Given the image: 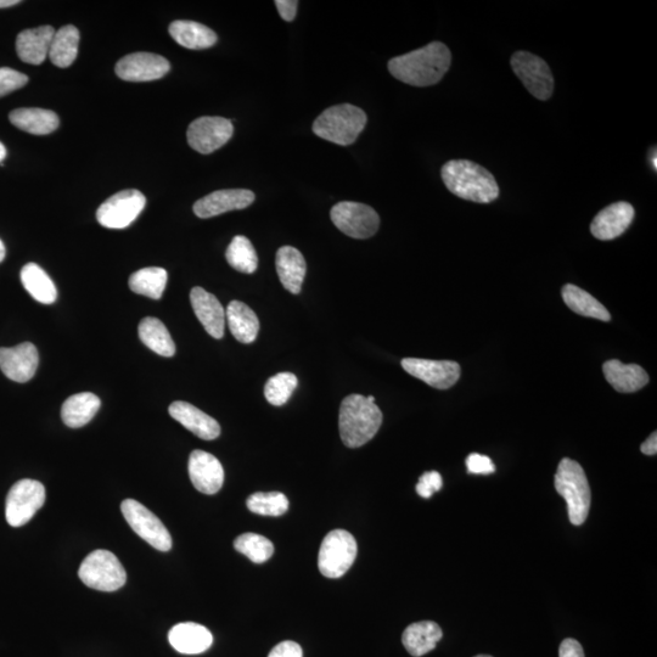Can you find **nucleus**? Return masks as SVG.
I'll return each mask as SVG.
<instances>
[{
  "instance_id": "obj_42",
  "label": "nucleus",
  "mask_w": 657,
  "mask_h": 657,
  "mask_svg": "<svg viewBox=\"0 0 657 657\" xmlns=\"http://www.w3.org/2000/svg\"><path fill=\"white\" fill-rule=\"evenodd\" d=\"M466 468H468L470 474L474 475H490L496 471V466H494L491 458L477 453H471L466 458Z\"/></svg>"
},
{
  "instance_id": "obj_35",
  "label": "nucleus",
  "mask_w": 657,
  "mask_h": 657,
  "mask_svg": "<svg viewBox=\"0 0 657 657\" xmlns=\"http://www.w3.org/2000/svg\"><path fill=\"white\" fill-rule=\"evenodd\" d=\"M168 274L164 268L140 269L129 278V288L138 295L160 300L166 289Z\"/></svg>"
},
{
  "instance_id": "obj_15",
  "label": "nucleus",
  "mask_w": 657,
  "mask_h": 657,
  "mask_svg": "<svg viewBox=\"0 0 657 657\" xmlns=\"http://www.w3.org/2000/svg\"><path fill=\"white\" fill-rule=\"evenodd\" d=\"M402 367L408 374L438 390H448L460 379V365L452 361L406 358Z\"/></svg>"
},
{
  "instance_id": "obj_17",
  "label": "nucleus",
  "mask_w": 657,
  "mask_h": 657,
  "mask_svg": "<svg viewBox=\"0 0 657 657\" xmlns=\"http://www.w3.org/2000/svg\"><path fill=\"white\" fill-rule=\"evenodd\" d=\"M256 196L247 189L217 190L195 202L196 216L202 219L223 215L229 211L244 210L254 204Z\"/></svg>"
},
{
  "instance_id": "obj_25",
  "label": "nucleus",
  "mask_w": 657,
  "mask_h": 657,
  "mask_svg": "<svg viewBox=\"0 0 657 657\" xmlns=\"http://www.w3.org/2000/svg\"><path fill=\"white\" fill-rule=\"evenodd\" d=\"M603 372L608 383L622 393L637 392L649 383L648 373L638 364H625L611 359L603 365Z\"/></svg>"
},
{
  "instance_id": "obj_14",
  "label": "nucleus",
  "mask_w": 657,
  "mask_h": 657,
  "mask_svg": "<svg viewBox=\"0 0 657 657\" xmlns=\"http://www.w3.org/2000/svg\"><path fill=\"white\" fill-rule=\"evenodd\" d=\"M171 70L170 61L153 53H133L116 64V75L127 82H150L160 80Z\"/></svg>"
},
{
  "instance_id": "obj_5",
  "label": "nucleus",
  "mask_w": 657,
  "mask_h": 657,
  "mask_svg": "<svg viewBox=\"0 0 657 657\" xmlns=\"http://www.w3.org/2000/svg\"><path fill=\"white\" fill-rule=\"evenodd\" d=\"M368 117L358 106L341 104L325 110L313 123V132L330 143L347 146L356 142Z\"/></svg>"
},
{
  "instance_id": "obj_22",
  "label": "nucleus",
  "mask_w": 657,
  "mask_h": 657,
  "mask_svg": "<svg viewBox=\"0 0 657 657\" xmlns=\"http://www.w3.org/2000/svg\"><path fill=\"white\" fill-rule=\"evenodd\" d=\"M55 35L52 26L31 28L20 33L16 38V52L26 64L41 65L49 56Z\"/></svg>"
},
{
  "instance_id": "obj_8",
  "label": "nucleus",
  "mask_w": 657,
  "mask_h": 657,
  "mask_svg": "<svg viewBox=\"0 0 657 657\" xmlns=\"http://www.w3.org/2000/svg\"><path fill=\"white\" fill-rule=\"evenodd\" d=\"M330 217L336 228L353 239L373 237L380 226L378 213L361 202H339L331 209Z\"/></svg>"
},
{
  "instance_id": "obj_39",
  "label": "nucleus",
  "mask_w": 657,
  "mask_h": 657,
  "mask_svg": "<svg viewBox=\"0 0 657 657\" xmlns=\"http://www.w3.org/2000/svg\"><path fill=\"white\" fill-rule=\"evenodd\" d=\"M297 385H299V380H297L295 374L279 373L274 375L267 381L265 386L266 400L272 406H284L290 400L292 392L295 391Z\"/></svg>"
},
{
  "instance_id": "obj_31",
  "label": "nucleus",
  "mask_w": 657,
  "mask_h": 657,
  "mask_svg": "<svg viewBox=\"0 0 657 657\" xmlns=\"http://www.w3.org/2000/svg\"><path fill=\"white\" fill-rule=\"evenodd\" d=\"M21 282L28 294L43 305H52L58 297L52 278L36 263H28L22 268Z\"/></svg>"
},
{
  "instance_id": "obj_51",
  "label": "nucleus",
  "mask_w": 657,
  "mask_h": 657,
  "mask_svg": "<svg viewBox=\"0 0 657 657\" xmlns=\"http://www.w3.org/2000/svg\"><path fill=\"white\" fill-rule=\"evenodd\" d=\"M475 657H493V656H491V655H477Z\"/></svg>"
},
{
  "instance_id": "obj_49",
  "label": "nucleus",
  "mask_w": 657,
  "mask_h": 657,
  "mask_svg": "<svg viewBox=\"0 0 657 657\" xmlns=\"http://www.w3.org/2000/svg\"><path fill=\"white\" fill-rule=\"evenodd\" d=\"M5 255H7V250H5V245L3 241L0 240V263L4 261Z\"/></svg>"
},
{
  "instance_id": "obj_30",
  "label": "nucleus",
  "mask_w": 657,
  "mask_h": 657,
  "mask_svg": "<svg viewBox=\"0 0 657 657\" xmlns=\"http://www.w3.org/2000/svg\"><path fill=\"white\" fill-rule=\"evenodd\" d=\"M170 35L179 46L200 50L215 46L217 35L199 22L179 20L170 25Z\"/></svg>"
},
{
  "instance_id": "obj_6",
  "label": "nucleus",
  "mask_w": 657,
  "mask_h": 657,
  "mask_svg": "<svg viewBox=\"0 0 657 657\" xmlns=\"http://www.w3.org/2000/svg\"><path fill=\"white\" fill-rule=\"evenodd\" d=\"M87 587L100 592H115L125 586L127 574L121 561L108 550H95L82 561L78 571Z\"/></svg>"
},
{
  "instance_id": "obj_23",
  "label": "nucleus",
  "mask_w": 657,
  "mask_h": 657,
  "mask_svg": "<svg viewBox=\"0 0 657 657\" xmlns=\"http://www.w3.org/2000/svg\"><path fill=\"white\" fill-rule=\"evenodd\" d=\"M173 649L185 655L205 653L212 647V633L205 626L194 622L178 623L168 633Z\"/></svg>"
},
{
  "instance_id": "obj_3",
  "label": "nucleus",
  "mask_w": 657,
  "mask_h": 657,
  "mask_svg": "<svg viewBox=\"0 0 657 657\" xmlns=\"http://www.w3.org/2000/svg\"><path fill=\"white\" fill-rule=\"evenodd\" d=\"M383 424V412L362 395H350L341 403L339 428L342 442L358 448L373 440Z\"/></svg>"
},
{
  "instance_id": "obj_28",
  "label": "nucleus",
  "mask_w": 657,
  "mask_h": 657,
  "mask_svg": "<svg viewBox=\"0 0 657 657\" xmlns=\"http://www.w3.org/2000/svg\"><path fill=\"white\" fill-rule=\"evenodd\" d=\"M9 120L21 131L46 136L59 128L60 120L54 111L44 109H18L10 112Z\"/></svg>"
},
{
  "instance_id": "obj_16",
  "label": "nucleus",
  "mask_w": 657,
  "mask_h": 657,
  "mask_svg": "<svg viewBox=\"0 0 657 657\" xmlns=\"http://www.w3.org/2000/svg\"><path fill=\"white\" fill-rule=\"evenodd\" d=\"M39 355L31 342L0 348V369L8 379L24 384L30 381L37 372Z\"/></svg>"
},
{
  "instance_id": "obj_41",
  "label": "nucleus",
  "mask_w": 657,
  "mask_h": 657,
  "mask_svg": "<svg viewBox=\"0 0 657 657\" xmlns=\"http://www.w3.org/2000/svg\"><path fill=\"white\" fill-rule=\"evenodd\" d=\"M443 486V480L440 473L437 471H429L420 477V480L417 485V492L420 497L431 498L434 496V493L441 490Z\"/></svg>"
},
{
  "instance_id": "obj_50",
  "label": "nucleus",
  "mask_w": 657,
  "mask_h": 657,
  "mask_svg": "<svg viewBox=\"0 0 657 657\" xmlns=\"http://www.w3.org/2000/svg\"><path fill=\"white\" fill-rule=\"evenodd\" d=\"M651 162H653L654 168H655V170H656V168H657V162H656V151H655V153H654V159H653V161H651Z\"/></svg>"
},
{
  "instance_id": "obj_43",
  "label": "nucleus",
  "mask_w": 657,
  "mask_h": 657,
  "mask_svg": "<svg viewBox=\"0 0 657 657\" xmlns=\"http://www.w3.org/2000/svg\"><path fill=\"white\" fill-rule=\"evenodd\" d=\"M303 651L300 644L285 640V642L275 645L268 657H302Z\"/></svg>"
},
{
  "instance_id": "obj_47",
  "label": "nucleus",
  "mask_w": 657,
  "mask_h": 657,
  "mask_svg": "<svg viewBox=\"0 0 657 657\" xmlns=\"http://www.w3.org/2000/svg\"><path fill=\"white\" fill-rule=\"evenodd\" d=\"M20 3V0H0V9L14 7Z\"/></svg>"
},
{
  "instance_id": "obj_44",
  "label": "nucleus",
  "mask_w": 657,
  "mask_h": 657,
  "mask_svg": "<svg viewBox=\"0 0 657 657\" xmlns=\"http://www.w3.org/2000/svg\"><path fill=\"white\" fill-rule=\"evenodd\" d=\"M559 657H586L582 645L576 639L563 640L559 648Z\"/></svg>"
},
{
  "instance_id": "obj_40",
  "label": "nucleus",
  "mask_w": 657,
  "mask_h": 657,
  "mask_svg": "<svg viewBox=\"0 0 657 657\" xmlns=\"http://www.w3.org/2000/svg\"><path fill=\"white\" fill-rule=\"evenodd\" d=\"M28 82V77L19 71L2 67L0 69V98L10 93L19 91L24 88Z\"/></svg>"
},
{
  "instance_id": "obj_32",
  "label": "nucleus",
  "mask_w": 657,
  "mask_h": 657,
  "mask_svg": "<svg viewBox=\"0 0 657 657\" xmlns=\"http://www.w3.org/2000/svg\"><path fill=\"white\" fill-rule=\"evenodd\" d=\"M139 338L146 347L159 356L173 357L176 353V345H174L170 331L160 319L144 318L139 324Z\"/></svg>"
},
{
  "instance_id": "obj_1",
  "label": "nucleus",
  "mask_w": 657,
  "mask_h": 657,
  "mask_svg": "<svg viewBox=\"0 0 657 657\" xmlns=\"http://www.w3.org/2000/svg\"><path fill=\"white\" fill-rule=\"evenodd\" d=\"M452 63L451 50L446 44L432 42L389 61L391 75L414 87H429L440 82Z\"/></svg>"
},
{
  "instance_id": "obj_9",
  "label": "nucleus",
  "mask_w": 657,
  "mask_h": 657,
  "mask_svg": "<svg viewBox=\"0 0 657 657\" xmlns=\"http://www.w3.org/2000/svg\"><path fill=\"white\" fill-rule=\"evenodd\" d=\"M46 503V488L41 482L25 479L11 487L5 504V516L10 526L27 524Z\"/></svg>"
},
{
  "instance_id": "obj_7",
  "label": "nucleus",
  "mask_w": 657,
  "mask_h": 657,
  "mask_svg": "<svg viewBox=\"0 0 657 657\" xmlns=\"http://www.w3.org/2000/svg\"><path fill=\"white\" fill-rule=\"evenodd\" d=\"M355 537L345 530H334L323 539L318 555V567L328 578H340L351 569L357 557Z\"/></svg>"
},
{
  "instance_id": "obj_45",
  "label": "nucleus",
  "mask_w": 657,
  "mask_h": 657,
  "mask_svg": "<svg viewBox=\"0 0 657 657\" xmlns=\"http://www.w3.org/2000/svg\"><path fill=\"white\" fill-rule=\"evenodd\" d=\"M275 5H277V9L283 20L288 22L295 20L299 2H296V0H277Z\"/></svg>"
},
{
  "instance_id": "obj_34",
  "label": "nucleus",
  "mask_w": 657,
  "mask_h": 657,
  "mask_svg": "<svg viewBox=\"0 0 657 657\" xmlns=\"http://www.w3.org/2000/svg\"><path fill=\"white\" fill-rule=\"evenodd\" d=\"M80 44V31L73 25L61 27L55 32L52 46L49 50L50 61L55 66L65 69L75 63Z\"/></svg>"
},
{
  "instance_id": "obj_26",
  "label": "nucleus",
  "mask_w": 657,
  "mask_h": 657,
  "mask_svg": "<svg viewBox=\"0 0 657 657\" xmlns=\"http://www.w3.org/2000/svg\"><path fill=\"white\" fill-rule=\"evenodd\" d=\"M443 637L441 627L436 622L421 621L412 623L403 632L402 643L414 657L424 656L436 648Z\"/></svg>"
},
{
  "instance_id": "obj_20",
  "label": "nucleus",
  "mask_w": 657,
  "mask_h": 657,
  "mask_svg": "<svg viewBox=\"0 0 657 657\" xmlns=\"http://www.w3.org/2000/svg\"><path fill=\"white\" fill-rule=\"evenodd\" d=\"M190 302L199 322L212 338L222 339L226 328V311L215 295L196 286L190 292Z\"/></svg>"
},
{
  "instance_id": "obj_29",
  "label": "nucleus",
  "mask_w": 657,
  "mask_h": 657,
  "mask_svg": "<svg viewBox=\"0 0 657 657\" xmlns=\"http://www.w3.org/2000/svg\"><path fill=\"white\" fill-rule=\"evenodd\" d=\"M100 398L91 392L77 393L65 401L61 408V418L72 429L83 428L99 412Z\"/></svg>"
},
{
  "instance_id": "obj_24",
  "label": "nucleus",
  "mask_w": 657,
  "mask_h": 657,
  "mask_svg": "<svg viewBox=\"0 0 657 657\" xmlns=\"http://www.w3.org/2000/svg\"><path fill=\"white\" fill-rule=\"evenodd\" d=\"M275 266L284 288L291 294H300L307 272L305 257L301 252L292 246L280 247L275 258Z\"/></svg>"
},
{
  "instance_id": "obj_46",
  "label": "nucleus",
  "mask_w": 657,
  "mask_h": 657,
  "mask_svg": "<svg viewBox=\"0 0 657 657\" xmlns=\"http://www.w3.org/2000/svg\"><path fill=\"white\" fill-rule=\"evenodd\" d=\"M640 451L645 454V456H655L657 453V434L653 432L648 438L647 441L642 443L640 446Z\"/></svg>"
},
{
  "instance_id": "obj_36",
  "label": "nucleus",
  "mask_w": 657,
  "mask_h": 657,
  "mask_svg": "<svg viewBox=\"0 0 657 657\" xmlns=\"http://www.w3.org/2000/svg\"><path fill=\"white\" fill-rule=\"evenodd\" d=\"M226 258L235 271L252 274L258 267V257L254 245L243 235L232 240L226 252Z\"/></svg>"
},
{
  "instance_id": "obj_38",
  "label": "nucleus",
  "mask_w": 657,
  "mask_h": 657,
  "mask_svg": "<svg viewBox=\"0 0 657 657\" xmlns=\"http://www.w3.org/2000/svg\"><path fill=\"white\" fill-rule=\"evenodd\" d=\"M246 505L252 513L262 516H280L289 509L288 498L280 492L251 494L247 498Z\"/></svg>"
},
{
  "instance_id": "obj_11",
  "label": "nucleus",
  "mask_w": 657,
  "mask_h": 657,
  "mask_svg": "<svg viewBox=\"0 0 657 657\" xmlns=\"http://www.w3.org/2000/svg\"><path fill=\"white\" fill-rule=\"evenodd\" d=\"M145 205V196L139 190H123L111 196L99 207L97 219L105 228L125 229L136 221Z\"/></svg>"
},
{
  "instance_id": "obj_33",
  "label": "nucleus",
  "mask_w": 657,
  "mask_h": 657,
  "mask_svg": "<svg viewBox=\"0 0 657 657\" xmlns=\"http://www.w3.org/2000/svg\"><path fill=\"white\" fill-rule=\"evenodd\" d=\"M563 300L572 312L580 314V316L602 320V322L611 320L609 311L602 303L576 285L564 286Z\"/></svg>"
},
{
  "instance_id": "obj_48",
  "label": "nucleus",
  "mask_w": 657,
  "mask_h": 657,
  "mask_svg": "<svg viewBox=\"0 0 657 657\" xmlns=\"http://www.w3.org/2000/svg\"><path fill=\"white\" fill-rule=\"evenodd\" d=\"M5 157H7V149H5L4 144L0 142V164H3Z\"/></svg>"
},
{
  "instance_id": "obj_10",
  "label": "nucleus",
  "mask_w": 657,
  "mask_h": 657,
  "mask_svg": "<svg viewBox=\"0 0 657 657\" xmlns=\"http://www.w3.org/2000/svg\"><path fill=\"white\" fill-rule=\"evenodd\" d=\"M123 516L128 525L140 538L160 552H168L172 548L170 532L154 513L134 499H126L121 504Z\"/></svg>"
},
{
  "instance_id": "obj_2",
  "label": "nucleus",
  "mask_w": 657,
  "mask_h": 657,
  "mask_svg": "<svg viewBox=\"0 0 657 657\" xmlns=\"http://www.w3.org/2000/svg\"><path fill=\"white\" fill-rule=\"evenodd\" d=\"M442 181L460 199L490 204L497 200L499 187L496 178L485 167L469 160L448 161L441 171Z\"/></svg>"
},
{
  "instance_id": "obj_18",
  "label": "nucleus",
  "mask_w": 657,
  "mask_h": 657,
  "mask_svg": "<svg viewBox=\"0 0 657 657\" xmlns=\"http://www.w3.org/2000/svg\"><path fill=\"white\" fill-rule=\"evenodd\" d=\"M634 215L636 212L631 204L625 201L616 202L594 217L591 233L594 238L604 241L619 238L631 226Z\"/></svg>"
},
{
  "instance_id": "obj_37",
  "label": "nucleus",
  "mask_w": 657,
  "mask_h": 657,
  "mask_svg": "<svg viewBox=\"0 0 657 657\" xmlns=\"http://www.w3.org/2000/svg\"><path fill=\"white\" fill-rule=\"evenodd\" d=\"M234 548L252 563L263 564L273 557L274 546L268 538L257 533H244L234 541Z\"/></svg>"
},
{
  "instance_id": "obj_4",
  "label": "nucleus",
  "mask_w": 657,
  "mask_h": 657,
  "mask_svg": "<svg viewBox=\"0 0 657 657\" xmlns=\"http://www.w3.org/2000/svg\"><path fill=\"white\" fill-rule=\"evenodd\" d=\"M554 485L555 490L565 499L571 524H584L591 510L592 492L582 466L570 458L561 460Z\"/></svg>"
},
{
  "instance_id": "obj_27",
  "label": "nucleus",
  "mask_w": 657,
  "mask_h": 657,
  "mask_svg": "<svg viewBox=\"0 0 657 657\" xmlns=\"http://www.w3.org/2000/svg\"><path fill=\"white\" fill-rule=\"evenodd\" d=\"M226 320L230 333L241 344H251L256 340L258 331H260V320L244 302H230L226 311Z\"/></svg>"
},
{
  "instance_id": "obj_13",
  "label": "nucleus",
  "mask_w": 657,
  "mask_h": 657,
  "mask_svg": "<svg viewBox=\"0 0 657 657\" xmlns=\"http://www.w3.org/2000/svg\"><path fill=\"white\" fill-rule=\"evenodd\" d=\"M233 122L223 117L204 116L190 123L188 143L200 154H212L232 139Z\"/></svg>"
},
{
  "instance_id": "obj_19",
  "label": "nucleus",
  "mask_w": 657,
  "mask_h": 657,
  "mask_svg": "<svg viewBox=\"0 0 657 657\" xmlns=\"http://www.w3.org/2000/svg\"><path fill=\"white\" fill-rule=\"evenodd\" d=\"M189 476L194 487L204 494H216L224 482V470L221 462L212 454L194 451L189 458Z\"/></svg>"
},
{
  "instance_id": "obj_12",
  "label": "nucleus",
  "mask_w": 657,
  "mask_h": 657,
  "mask_svg": "<svg viewBox=\"0 0 657 657\" xmlns=\"http://www.w3.org/2000/svg\"><path fill=\"white\" fill-rule=\"evenodd\" d=\"M510 63L515 75L533 97L539 100L552 97L554 78L546 61L531 53L516 52L511 56Z\"/></svg>"
},
{
  "instance_id": "obj_21",
  "label": "nucleus",
  "mask_w": 657,
  "mask_h": 657,
  "mask_svg": "<svg viewBox=\"0 0 657 657\" xmlns=\"http://www.w3.org/2000/svg\"><path fill=\"white\" fill-rule=\"evenodd\" d=\"M168 412L174 420L202 440H216L221 435V426L218 421L200 411L193 404L183 401L173 402L168 408Z\"/></svg>"
}]
</instances>
